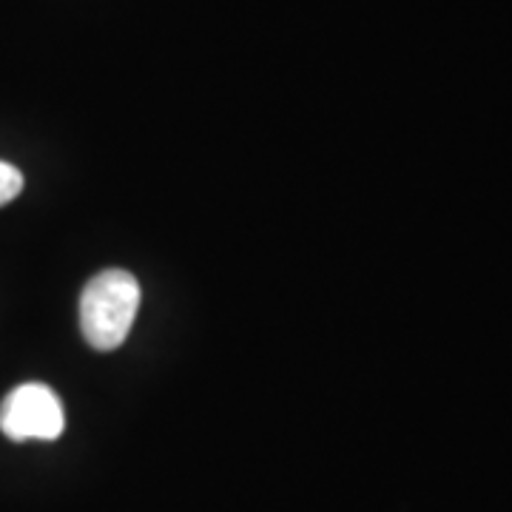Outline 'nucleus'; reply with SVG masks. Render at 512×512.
<instances>
[{"label": "nucleus", "instance_id": "f257e3e1", "mask_svg": "<svg viewBox=\"0 0 512 512\" xmlns=\"http://www.w3.org/2000/svg\"><path fill=\"white\" fill-rule=\"evenodd\" d=\"M140 308L137 279L111 268L97 274L80 296V330L94 350H114L126 342Z\"/></svg>", "mask_w": 512, "mask_h": 512}, {"label": "nucleus", "instance_id": "f03ea898", "mask_svg": "<svg viewBox=\"0 0 512 512\" xmlns=\"http://www.w3.org/2000/svg\"><path fill=\"white\" fill-rule=\"evenodd\" d=\"M63 424L60 399L46 384H20L0 407V430L12 441H55Z\"/></svg>", "mask_w": 512, "mask_h": 512}, {"label": "nucleus", "instance_id": "7ed1b4c3", "mask_svg": "<svg viewBox=\"0 0 512 512\" xmlns=\"http://www.w3.org/2000/svg\"><path fill=\"white\" fill-rule=\"evenodd\" d=\"M23 191V174L12 163L0 160V205L12 202Z\"/></svg>", "mask_w": 512, "mask_h": 512}]
</instances>
